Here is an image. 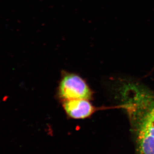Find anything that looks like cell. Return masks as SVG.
I'll return each instance as SVG.
<instances>
[{
	"mask_svg": "<svg viewBox=\"0 0 154 154\" xmlns=\"http://www.w3.org/2000/svg\"><path fill=\"white\" fill-rule=\"evenodd\" d=\"M59 95L64 101L77 99L89 100L92 96V91L80 76L66 72L60 82Z\"/></svg>",
	"mask_w": 154,
	"mask_h": 154,
	"instance_id": "7a4b0ae2",
	"label": "cell"
},
{
	"mask_svg": "<svg viewBox=\"0 0 154 154\" xmlns=\"http://www.w3.org/2000/svg\"><path fill=\"white\" fill-rule=\"evenodd\" d=\"M118 87L121 107L130 122L135 154H154V92L135 82H123Z\"/></svg>",
	"mask_w": 154,
	"mask_h": 154,
	"instance_id": "6da1fadb",
	"label": "cell"
},
{
	"mask_svg": "<svg viewBox=\"0 0 154 154\" xmlns=\"http://www.w3.org/2000/svg\"><path fill=\"white\" fill-rule=\"evenodd\" d=\"M63 107L67 115L76 119L88 118L94 112V107L88 99L65 100Z\"/></svg>",
	"mask_w": 154,
	"mask_h": 154,
	"instance_id": "3957f363",
	"label": "cell"
}]
</instances>
